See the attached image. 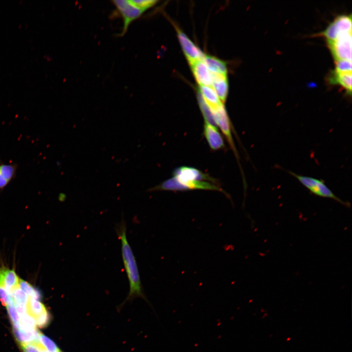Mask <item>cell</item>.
Masks as SVG:
<instances>
[{
  "label": "cell",
  "instance_id": "cell-1",
  "mask_svg": "<svg viewBox=\"0 0 352 352\" xmlns=\"http://www.w3.org/2000/svg\"><path fill=\"white\" fill-rule=\"evenodd\" d=\"M115 230L121 241L122 260L129 282L130 291L127 299L136 297L146 299L143 292L135 257L127 240V224L123 218L116 224Z\"/></svg>",
  "mask_w": 352,
  "mask_h": 352
},
{
  "label": "cell",
  "instance_id": "cell-2",
  "mask_svg": "<svg viewBox=\"0 0 352 352\" xmlns=\"http://www.w3.org/2000/svg\"><path fill=\"white\" fill-rule=\"evenodd\" d=\"M194 189L215 190L227 195L217 184L207 181H180L174 176L150 188L148 192L157 191H185Z\"/></svg>",
  "mask_w": 352,
  "mask_h": 352
},
{
  "label": "cell",
  "instance_id": "cell-3",
  "mask_svg": "<svg viewBox=\"0 0 352 352\" xmlns=\"http://www.w3.org/2000/svg\"><path fill=\"white\" fill-rule=\"evenodd\" d=\"M288 172L297 179L303 186L314 195L322 198L332 199L347 207L350 206V203L344 201L336 196L325 184L323 180L308 176L300 175L291 171Z\"/></svg>",
  "mask_w": 352,
  "mask_h": 352
},
{
  "label": "cell",
  "instance_id": "cell-4",
  "mask_svg": "<svg viewBox=\"0 0 352 352\" xmlns=\"http://www.w3.org/2000/svg\"><path fill=\"white\" fill-rule=\"evenodd\" d=\"M352 27L351 14L339 15L323 31L314 34L312 36L322 37L326 41H331L342 34L352 32Z\"/></svg>",
  "mask_w": 352,
  "mask_h": 352
},
{
  "label": "cell",
  "instance_id": "cell-5",
  "mask_svg": "<svg viewBox=\"0 0 352 352\" xmlns=\"http://www.w3.org/2000/svg\"><path fill=\"white\" fill-rule=\"evenodd\" d=\"M334 62L341 60L352 61V32L340 35L331 41H326Z\"/></svg>",
  "mask_w": 352,
  "mask_h": 352
},
{
  "label": "cell",
  "instance_id": "cell-6",
  "mask_svg": "<svg viewBox=\"0 0 352 352\" xmlns=\"http://www.w3.org/2000/svg\"><path fill=\"white\" fill-rule=\"evenodd\" d=\"M112 2L123 19V29L119 35L121 36L126 33L130 24L139 18L144 11L133 5L130 0H116Z\"/></svg>",
  "mask_w": 352,
  "mask_h": 352
},
{
  "label": "cell",
  "instance_id": "cell-7",
  "mask_svg": "<svg viewBox=\"0 0 352 352\" xmlns=\"http://www.w3.org/2000/svg\"><path fill=\"white\" fill-rule=\"evenodd\" d=\"M175 27L180 45L190 65L203 60L204 54L201 50L180 29L176 26Z\"/></svg>",
  "mask_w": 352,
  "mask_h": 352
},
{
  "label": "cell",
  "instance_id": "cell-8",
  "mask_svg": "<svg viewBox=\"0 0 352 352\" xmlns=\"http://www.w3.org/2000/svg\"><path fill=\"white\" fill-rule=\"evenodd\" d=\"M216 123L218 125L232 150L237 154L233 140L231 135L230 121L223 104L219 107L211 109Z\"/></svg>",
  "mask_w": 352,
  "mask_h": 352
},
{
  "label": "cell",
  "instance_id": "cell-9",
  "mask_svg": "<svg viewBox=\"0 0 352 352\" xmlns=\"http://www.w3.org/2000/svg\"><path fill=\"white\" fill-rule=\"evenodd\" d=\"M173 174L174 177L180 181L206 180L217 184L212 177L193 167H180L175 169Z\"/></svg>",
  "mask_w": 352,
  "mask_h": 352
},
{
  "label": "cell",
  "instance_id": "cell-10",
  "mask_svg": "<svg viewBox=\"0 0 352 352\" xmlns=\"http://www.w3.org/2000/svg\"><path fill=\"white\" fill-rule=\"evenodd\" d=\"M192 71L198 86L212 87L213 74L208 69L203 60L190 65Z\"/></svg>",
  "mask_w": 352,
  "mask_h": 352
},
{
  "label": "cell",
  "instance_id": "cell-11",
  "mask_svg": "<svg viewBox=\"0 0 352 352\" xmlns=\"http://www.w3.org/2000/svg\"><path fill=\"white\" fill-rule=\"evenodd\" d=\"M352 72H340L335 70L330 71L327 78L330 85H338L345 91L346 94L351 96Z\"/></svg>",
  "mask_w": 352,
  "mask_h": 352
},
{
  "label": "cell",
  "instance_id": "cell-12",
  "mask_svg": "<svg viewBox=\"0 0 352 352\" xmlns=\"http://www.w3.org/2000/svg\"><path fill=\"white\" fill-rule=\"evenodd\" d=\"M203 133L211 149L218 150L224 147L223 138L217 127L205 122Z\"/></svg>",
  "mask_w": 352,
  "mask_h": 352
},
{
  "label": "cell",
  "instance_id": "cell-13",
  "mask_svg": "<svg viewBox=\"0 0 352 352\" xmlns=\"http://www.w3.org/2000/svg\"><path fill=\"white\" fill-rule=\"evenodd\" d=\"M18 164L0 162V191L5 188L16 176Z\"/></svg>",
  "mask_w": 352,
  "mask_h": 352
},
{
  "label": "cell",
  "instance_id": "cell-14",
  "mask_svg": "<svg viewBox=\"0 0 352 352\" xmlns=\"http://www.w3.org/2000/svg\"><path fill=\"white\" fill-rule=\"evenodd\" d=\"M212 87L215 91L220 100L223 104L226 100L228 93V82L227 75L213 73Z\"/></svg>",
  "mask_w": 352,
  "mask_h": 352
},
{
  "label": "cell",
  "instance_id": "cell-15",
  "mask_svg": "<svg viewBox=\"0 0 352 352\" xmlns=\"http://www.w3.org/2000/svg\"><path fill=\"white\" fill-rule=\"evenodd\" d=\"M0 276L3 286L8 293L19 286L20 278L17 275L15 270L2 266L0 267Z\"/></svg>",
  "mask_w": 352,
  "mask_h": 352
},
{
  "label": "cell",
  "instance_id": "cell-16",
  "mask_svg": "<svg viewBox=\"0 0 352 352\" xmlns=\"http://www.w3.org/2000/svg\"><path fill=\"white\" fill-rule=\"evenodd\" d=\"M197 91L211 109H215L223 104L212 87L198 86Z\"/></svg>",
  "mask_w": 352,
  "mask_h": 352
},
{
  "label": "cell",
  "instance_id": "cell-17",
  "mask_svg": "<svg viewBox=\"0 0 352 352\" xmlns=\"http://www.w3.org/2000/svg\"><path fill=\"white\" fill-rule=\"evenodd\" d=\"M203 61L212 73L227 75V65L224 61L209 55H204Z\"/></svg>",
  "mask_w": 352,
  "mask_h": 352
},
{
  "label": "cell",
  "instance_id": "cell-18",
  "mask_svg": "<svg viewBox=\"0 0 352 352\" xmlns=\"http://www.w3.org/2000/svg\"><path fill=\"white\" fill-rule=\"evenodd\" d=\"M197 94L199 107L203 115L205 122L215 127H217V125L210 108L205 103L200 93L198 91Z\"/></svg>",
  "mask_w": 352,
  "mask_h": 352
},
{
  "label": "cell",
  "instance_id": "cell-19",
  "mask_svg": "<svg viewBox=\"0 0 352 352\" xmlns=\"http://www.w3.org/2000/svg\"><path fill=\"white\" fill-rule=\"evenodd\" d=\"M19 286L29 298H32L38 301L41 299L42 295L40 291L28 282L19 278Z\"/></svg>",
  "mask_w": 352,
  "mask_h": 352
},
{
  "label": "cell",
  "instance_id": "cell-20",
  "mask_svg": "<svg viewBox=\"0 0 352 352\" xmlns=\"http://www.w3.org/2000/svg\"><path fill=\"white\" fill-rule=\"evenodd\" d=\"M27 306V313L34 319L46 310L42 303L32 298H29Z\"/></svg>",
  "mask_w": 352,
  "mask_h": 352
},
{
  "label": "cell",
  "instance_id": "cell-21",
  "mask_svg": "<svg viewBox=\"0 0 352 352\" xmlns=\"http://www.w3.org/2000/svg\"><path fill=\"white\" fill-rule=\"evenodd\" d=\"M35 319L29 314H25L20 317V329L25 331H32L36 329Z\"/></svg>",
  "mask_w": 352,
  "mask_h": 352
},
{
  "label": "cell",
  "instance_id": "cell-22",
  "mask_svg": "<svg viewBox=\"0 0 352 352\" xmlns=\"http://www.w3.org/2000/svg\"><path fill=\"white\" fill-rule=\"evenodd\" d=\"M15 301V304L27 305L29 298L27 295L20 288L19 286L15 287L10 293Z\"/></svg>",
  "mask_w": 352,
  "mask_h": 352
},
{
  "label": "cell",
  "instance_id": "cell-23",
  "mask_svg": "<svg viewBox=\"0 0 352 352\" xmlns=\"http://www.w3.org/2000/svg\"><path fill=\"white\" fill-rule=\"evenodd\" d=\"M39 341L47 352H61L55 343L41 332L39 335Z\"/></svg>",
  "mask_w": 352,
  "mask_h": 352
},
{
  "label": "cell",
  "instance_id": "cell-24",
  "mask_svg": "<svg viewBox=\"0 0 352 352\" xmlns=\"http://www.w3.org/2000/svg\"><path fill=\"white\" fill-rule=\"evenodd\" d=\"M6 308L9 318L13 324V326L20 328V317L16 310L15 305H7Z\"/></svg>",
  "mask_w": 352,
  "mask_h": 352
},
{
  "label": "cell",
  "instance_id": "cell-25",
  "mask_svg": "<svg viewBox=\"0 0 352 352\" xmlns=\"http://www.w3.org/2000/svg\"><path fill=\"white\" fill-rule=\"evenodd\" d=\"M130 1L133 5L144 12L158 2L154 0H130Z\"/></svg>",
  "mask_w": 352,
  "mask_h": 352
},
{
  "label": "cell",
  "instance_id": "cell-26",
  "mask_svg": "<svg viewBox=\"0 0 352 352\" xmlns=\"http://www.w3.org/2000/svg\"><path fill=\"white\" fill-rule=\"evenodd\" d=\"M50 319V314L46 310L37 317L35 320L36 325L40 328H43L49 324Z\"/></svg>",
  "mask_w": 352,
  "mask_h": 352
},
{
  "label": "cell",
  "instance_id": "cell-27",
  "mask_svg": "<svg viewBox=\"0 0 352 352\" xmlns=\"http://www.w3.org/2000/svg\"><path fill=\"white\" fill-rule=\"evenodd\" d=\"M334 70L340 72H352V61L341 60L335 62Z\"/></svg>",
  "mask_w": 352,
  "mask_h": 352
},
{
  "label": "cell",
  "instance_id": "cell-28",
  "mask_svg": "<svg viewBox=\"0 0 352 352\" xmlns=\"http://www.w3.org/2000/svg\"><path fill=\"white\" fill-rule=\"evenodd\" d=\"M9 294L5 288L0 277V301L3 306H6L8 301Z\"/></svg>",
  "mask_w": 352,
  "mask_h": 352
},
{
  "label": "cell",
  "instance_id": "cell-29",
  "mask_svg": "<svg viewBox=\"0 0 352 352\" xmlns=\"http://www.w3.org/2000/svg\"><path fill=\"white\" fill-rule=\"evenodd\" d=\"M23 352H40L41 351L38 346L34 343H25L20 345Z\"/></svg>",
  "mask_w": 352,
  "mask_h": 352
},
{
  "label": "cell",
  "instance_id": "cell-30",
  "mask_svg": "<svg viewBox=\"0 0 352 352\" xmlns=\"http://www.w3.org/2000/svg\"><path fill=\"white\" fill-rule=\"evenodd\" d=\"M27 305H22L15 304V307L16 309L17 312L21 315L22 316L24 314H27Z\"/></svg>",
  "mask_w": 352,
  "mask_h": 352
},
{
  "label": "cell",
  "instance_id": "cell-31",
  "mask_svg": "<svg viewBox=\"0 0 352 352\" xmlns=\"http://www.w3.org/2000/svg\"><path fill=\"white\" fill-rule=\"evenodd\" d=\"M40 352H47L46 350H41L40 351Z\"/></svg>",
  "mask_w": 352,
  "mask_h": 352
},
{
  "label": "cell",
  "instance_id": "cell-32",
  "mask_svg": "<svg viewBox=\"0 0 352 352\" xmlns=\"http://www.w3.org/2000/svg\"></svg>",
  "mask_w": 352,
  "mask_h": 352
}]
</instances>
